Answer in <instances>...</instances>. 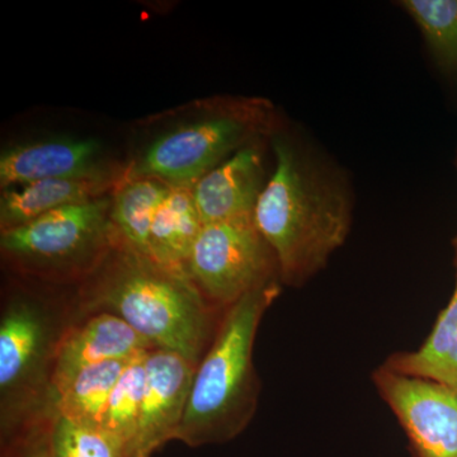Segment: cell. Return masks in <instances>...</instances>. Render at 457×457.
I'll return each mask as SVG.
<instances>
[{"label": "cell", "mask_w": 457, "mask_h": 457, "mask_svg": "<svg viewBox=\"0 0 457 457\" xmlns=\"http://www.w3.org/2000/svg\"><path fill=\"white\" fill-rule=\"evenodd\" d=\"M275 167L254 221L282 285L300 287L326 267L350 233L352 192L342 171L282 126L270 137Z\"/></svg>", "instance_id": "cell-1"}, {"label": "cell", "mask_w": 457, "mask_h": 457, "mask_svg": "<svg viewBox=\"0 0 457 457\" xmlns=\"http://www.w3.org/2000/svg\"><path fill=\"white\" fill-rule=\"evenodd\" d=\"M137 126L139 141L126 161V177L192 188L237 150L270 139L284 123L269 99L213 96L153 114Z\"/></svg>", "instance_id": "cell-2"}, {"label": "cell", "mask_w": 457, "mask_h": 457, "mask_svg": "<svg viewBox=\"0 0 457 457\" xmlns=\"http://www.w3.org/2000/svg\"><path fill=\"white\" fill-rule=\"evenodd\" d=\"M80 311L121 318L154 348L198 365L215 332V306L191 278L176 275L119 240L102 266L80 284Z\"/></svg>", "instance_id": "cell-3"}, {"label": "cell", "mask_w": 457, "mask_h": 457, "mask_svg": "<svg viewBox=\"0 0 457 457\" xmlns=\"http://www.w3.org/2000/svg\"><path fill=\"white\" fill-rule=\"evenodd\" d=\"M281 285L279 279L270 281L225 309L212 345L198 362L176 440L189 447L227 444L251 423L261 392L253 363L255 337Z\"/></svg>", "instance_id": "cell-4"}, {"label": "cell", "mask_w": 457, "mask_h": 457, "mask_svg": "<svg viewBox=\"0 0 457 457\" xmlns=\"http://www.w3.org/2000/svg\"><path fill=\"white\" fill-rule=\"evenodd\" d=\"M66 329L38 295L25 290L9 295L0 319L2 445L51 418V376Z\"/></svg>", "instance_id": "cell-5"}, {"label": "cell", "mask_w": 457, "mask_h": 457, "mask_svg": "<svg viewBox=\"0 0 457 457\" xmlns=\"http://www.w3.org/2000/svg\"><path fill=\"white\" fill-rule=\"evenodd\" d=\"M112 194L0 231L3 262L23 278L47 284H83L120 240L111 219Z\"/></svg>", "instance_id": "cell-6"}, {"label": "cell", "mask_w": 457, "mask_h": 457, "mask_svg": "<svg viewBox=\"0 0 457 457\" xmlns=\"http://www.w3.org/2000/svg\"><path fill=\"white\" fill-rule=\"evenodd\" d=\"M188 273L204 299L219 309H228L255 288L279 279L278 260L254 216L204 225Z\"/></svg>", "instance_id": "cell-7"}, {"label": "cell", "mask_w": 457, "mask_h": 457, "mask_svg": "<svg viewBox=\"0 0 457 457\" xmlns=\"http://www.w3.org/2000/svg\"><path fill=\"white\" fill-rule=\"evenodd\" d=\"M126 162L113 158L101 140L77 135H53L14 141L0 153V188L45 179L126 177Z\"/></svg>", "instance_id": "cell-8"}, {"label": "cell", "mask_w": 457, "mask_h": 457, "mask_svg": "<svg viewBox=\"0 0 457 457\" xmlns=\"http://www.w3.org/2000/svg\"><path fill=\"white\" fill-rule=\"evenodd\" d=\"M372 380L416 457H457V390L381 366Z\"/></svg>", "instance_id": "cell-9"}, {"label": "cell", "mask_w": 457, "mask_h": 457, "mask_svg": "<svg viewBox=\"0 0 457 457\" xmlns=\"http://www.w3.org/2000/svg\"><path fill=\"white\" fill-rule=\"evenodd\" d=\"M197 365L176 352L154 348L145 359V392L130 457H153L176 440L187 411Z\"/></svg>", "instance_id": "cell-10"}, {"label": "cell", "mask_w": 457, "mask_h": 457, "mask_svg": "<svg viewBox=\"0 0 457 457\" xmlns=\"http://www.w3.org/2000/svg\"><path fill=\"white\" fill-rule=\"evenodd\" d=\"M154 350L126 321L110 312H96L69 327L57 348L50 384V416L57 398L75 376L89 366L131 360Z\"/></svg>", "instance_id": "cell-11"}, {"label": "cell", "mask_w": 457, "mask_h": 457, "mask_svg": "<svg viewBox=\"0 0 457 457\" xmlns=\"http://www.w3.org/2000/svg\"><path fill=\"white\" fill-rule=\"evenodd\" d=\"M267 141L270 139L252 141L204 174L192 187L204 225L254 216L269 180Z\"/></svg>", "instance_id": "cell-12"}, {"label": "cell", "mask_w": 457, "mask_h": 457, "mask_svg": "<svg viewBox=\"0 0 457 457\" xmlns=\"http://www.w3.org/2000/svg\"><path fill=\"white\" fill-rule=\"evenodd\" d=\"M123 179H45L3 189L0 195V231L21 227L62 207L108 196Z\"/></svg>", "instance_id": "cell-13"}, {"label": "cell", "mask_w": 457, "mask_h": 457, "mask_svg": "<svg viewBox=\"0 0 457 457\" xmlns=\"http://www.w3.org/2000/svg\"><path fill=\"white\" fill-rule=\"evenodd\" d=\"M203 228L192 188L171 186L153 221L147 257L176 275L191 278L188 263Z\"/></svg>", "instance_id": "cell-14"}, {"label": "cell", "mask_w": 457, "mask_h": 457, "mask_svg": "<svg viewBox=\"0 0 457 457\" xmlns=\"http://www.w3.org/2000/svg\"><path fill=\"white\" fill-rule=\"evenodd\" d=\"M455 246L457 266V239ZM383 366L457 390V279L453 299L441 312L425 345L414 352L394 353Z\"/></svg>", "instance_id": "cell-15"}, {"label": "cell", "mask_w": 457, "mask_h": 457, "mask_svg": "<svg viewBox=\"0 0 457 457\" xmlns=\"http://www.w3.org/2000/svg\"><path fill=\"white\" fill-rule=\"evenodd\" d=\"M170 188L152 177H125L113 191V227L123 243L146 257L153 221Z\"/></svg>", "instance_id": "cell-16"}, {"label": "cell", "mask_w": 457, "mask_h": 457, "mask_svg": "<svg viewBox=\"0 0 457 457\" xmlns=\"http://www.w3.org/2000/svg\"><path fill=\"white\" fill-rule=\"evenodd\" d=\"M135 359L107 361L84 369L57 398L51 417L59 414L86 425L101 427L108 399Z\"/></svg>", "instance_id": "cell-17"}, {"label": "cell", "mask_w": 457, "mask_h": 457, "mask_svg": "<svg viewBox=\"0 0 457 457\" xmlns=\"http://www.w3.org/2000/svg\"><path fill=\"white\" fill-rule=\"evenodd\" d=\"M442 73L457 84V0H404Z\"/></svg>", "instance_id": "cell-18"}, {"label": "cell", "mask_w": 457, "mask_h": 457, "mask_svg": "<svg viewBox=\"0 0 457 457\" xmlns=\"http://www.w3.org/2000/svg\"><path fill=\"white\" fill-rule=\"evenodd\" d=\"M147 353L132 361L125 370L108 399L107 407L102 418V428L121 442L128 450L129 457H130L132 446L137 438V427H139L141 404H143L144 392H145Z\"/></svg>", "instance_id": "cell-19"}, {"label": "cell", "mask_w": 457, "mask_h": 457, "mask_svg": "<svg viewBox=\"0 0 457 457\" xmlns=\"http://www.w3.org/2000/svg\"><path fill=\"white\" fill-rule=\"evenodd\" d=\"M51 457H129L121 442L102 427L54 414L50 422Z\"/></svg>", "instance_id": "cell-20"}, {"label": "cell", "mask_w": 457, "mask_h": 457, "mask_svg": "<svg viewBox=\"0 0 457 457\" xmlns=\"http://www.w3.org/2000/svg\"><path fill=\"white\" fill-rule=\"evenodd\" d=\"M50 422L51 418L41 420L2 445V457H51Z\"/></svg>", "instance_id": "cell-21"}]
</instances>
